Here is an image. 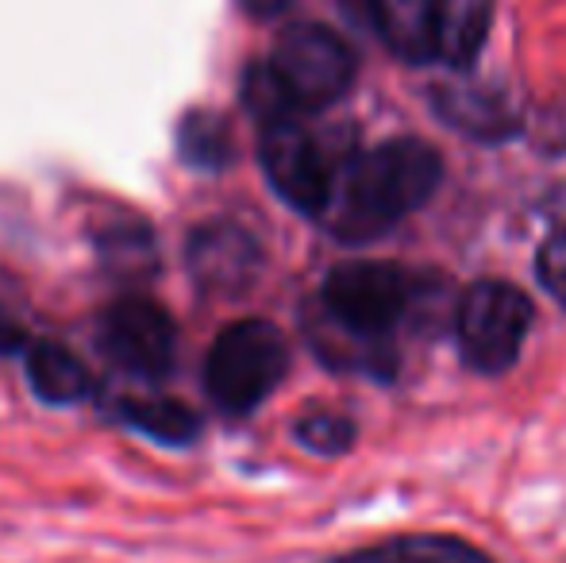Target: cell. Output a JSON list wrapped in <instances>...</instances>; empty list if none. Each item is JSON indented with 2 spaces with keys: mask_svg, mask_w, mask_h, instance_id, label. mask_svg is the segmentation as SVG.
Wrapping results in <instances>:
<instances>
[{
  "mask_svg": "<svg viewBox=\"0 0 566 563\" xmlns=\"http://www.w3.org/2000/svg\"><path fill=\"white\" fill-rule=\"evenodd\" d=\"M443 186V158L420 139H389L336 166L324 225L343 243H370L420 212Z\"/></svg>",
  "mask_w": 566,
  "mask_h": 563,
  "instance_id": "cell-1",
  "label": "cell"
},
{
  "mask_svg": "<svg viewBox=\"0 0 566 563\" xmlns=\"http://www.w3.org/2000/svg\"><path fill=\"white\" fill-rule=\"evenodd\" d=\"M428 305V282L397 263H343L324 279L321 313L358 340L394 344V332Z\"/></svg>",
  "mask_w": 566,
  "mask_h": 563,
  "instance_id": "cell-2",
  "label": "cell"
},
{
  "mask_svg": "<svg viewBox=\"0 0 566 563\" xmlns=\"http://www.w3.org/2000/svg\"><path fill=\"white\" fill-rule=\"evenodd\" d=\"M290 371L285 336L270 321H235L217 336L205 363V390L220 414L247 417L282 386Z\"/></svg>",
  "mask_w": 566,
  "mask_h": 563,
  "instance_id": "cell-3",
  "label": "cell"
},
{
  "mask_svg": "<svg viewBox=\"0 0 566 563\" xmlns=\"http://www.w3.org/2000/svg\"><path fill=\"white\" fill-rule=\"evenodd\" d=\"M532 301L524 290L501 282L482 279L474 282L454 305V340H459V355L474 375H505L521 363V352L528 344L532 332Z\"/></svg>",
  "mask_w": 566,
  "mask_h": 563,
  "instance_id": "cell-4",
  "label": "cell"
},
{
  "mask_svg": "<svg viewBox=\"0 0 566 563\" xmlns=\"http://www.w3.org/2000/svg\"><path fill=\"white\" fill-rule=\"evenodd\" d=\"M266 66L274 70L277 85L297 113H316V108H328L339 97H347L358 62L355 51L332 28L297 23V28L282 31Z\"/></svg>",
  "mask_w": 566,
  "mask_h": 563,
  "instance_id": "cell-5",
  "label": "cell"
},
{
  "mask_svg": "<svg viewBox=\"0 0 566 563\" xmlns=\"http://www.w3.org/2000/svg\"><path fill=\"white\" fill-rule=\"evenodd\" d=\"M259 158L270 186L277 189L285 205H293L305 217H321L328 205L332 174L336 163L324 155V147L301 128L297 121H277L262 128Z\"/></svg>",
  "mask_w": 566,
  "mask_h": 563,
  "instance_id": "cell-6",
  "label": "cell"
},
{
  "mask_svg": "<svg viewBox=\"0 0 566 563\" xmlns=\"http://www.w3.org/2000/svg\"><path fill=\"white\" fill-rule=\"evenodd\" d=\"M101 347L119 371L143 383H158L174 367L178 329L163 305L147 298H124L101 316Z\"/></svg>",
  "mask_w": 566,
  "mask_h": 563,
  "instance_id": "cell-7",
  "label": "cell"
},
{
  "mask_svg": "<svg viewBox=\"0 0 566 563\" xmlns=\"http://www.w3.org/2000/svg\"><path fill=\"white\" fill-rule=\"evenodd\" d=\"M189 274L197 285L220 298H235V293L251 290L254 279L262 271V251L254 243L251 232H243L239 225H201L189 236Z\"/></svg>",
  "mask_w": 566,
  "mask_h": 563,
  "instance_id": "cell-8",
  "label": "cell"
},
{
  "mask_svg": "<svg viewBox=\"0 0 566 563\" xmlns=\"http://www.w3.org/2000/svg\"><path fill=\"white\" fill-rule=\"evenodd\" d=\"M432 108L448 128L478 143H505L524 128L516 101L493 85H436Z\"/></svg>",
  "mask_w": 566,
  "mask_h": 563,
  "instance_id": "cell-9",
  "label": "cell"
},
{
  "mask_svg": "<svg viewBox=\"0 0 566 563\" xmlns=\"http://www.w3.org/2000/svg\"><path fill=\"white\" fill-rule=\"evenodd\" d=\"M370 20L401 62H436V0H370Z\"/></svg>",
  "mask_w": 566,
  "mask_h": 563,
  "instance_id": "cell-10",
  "label": "cell"
},
{
  "mask_svg": "<svg viewBox=\"0 0 566 563\" xmlns=\"http://www.w3.org/2000/svg\"><path fill=\"white\" fill-rule=\"evenodd\" d=\"M497 0H436V62L470 70L493 28Z\"/></svg>",
  "mask_w": 566,
  "mask_h": 563,
  "instance_id": "cell-11",
  "label": "cell"
},
{
  "mask_svg": "<svg viewBox=\"0 0 566 563\" xmlns=\"http://www.w3.org/2000/svg\"><path fill=\"white\" fill-rule=\"evenodd\" d=\"M28 383L46 406H77L90 398L93 378L74 352L59 344H35L28 352Z\"/></svg>",
  "mask_w": 566,
  "mask_h": 563,
  "instance_id": "cell-12",
  "label": "cell"
},
{
  "mask_svg": "<svg viewBox=\"0 0 566 563\" xmlns=\"http://www.w3.org/2000/svg\"><path fill=\"white\" fill-rule=\"evenodd\" d=\"M374 563H497L474 541L454 533H401L366 544Z\"/></svg>",
  "mask_w": 566,
  "mask_h": 563,
  "instance_id": "cell-13",
  "label": "cell"
},
{
  "mask_svg": "<svg viewBox=\"0 0 566 563\" xmlns=\"http://www.w3.org/2000/svg\"><path fill=\"white\" fill-rule=\"evenodd\" d=\"M119 421L132 432L163 444V448H189L201 436V417L186 402L174 398H139L119 406Z\"/></svg>",
  "mask_w": 566,
  "mask_h": 563,
  "instance_id": "cell-14",
  "label": "cell"
},
{
  "mask_svg": "<svg viewBox=\"0 0 566 563\" xmlns=\"http://www.w3.org/2000/svg\"><path fill=\"white\" fill-rule=\"evenodd\" d=\"M178 150L197 170H220V166H228L231 150H235L231 147L228 121L217 113H205V108L186 113V121H181V128H178Z\"/></svg>",
  "mask_w": 566,
  "mask_h": 563,
  "instance_id": "cell-15",
  "label": "cell"
},
{
  "mask_svg": "<svg viewBox=\"0 0 566 563\" xmlns=\"http://www.w3.org/2000/svg\"><path fill=\"white\" fill-rule=\"evenodd\" d=\"M293 440L308 451V456L321 459H339L355 448L358 425L350 417L336 414V409H308L293 421Z\"/></svg>",
  "mask_w": 566,
  "mask_h": 563,
  "instance_id": "cell-16",
  "label": "cell"
},
{
  "mask_svg": "<svg viewBox=\"0 0 566 563\" xmlns=\"http://www.w3.org/2000/svg\"><path fill=\"white\" fill-rule=\"evenodd\" d=\"M243 105L251 108V116L262 124V128L297 116V108H293V101L285 97V90L277 85L274 70H270L266 62H262V66H251L243 74Z\"/></svg>",
  "mask_w": 566,
  "mask_h": 563,
  "instance_id": "cell-17",
  "label": "cell"
},
{
  "mask_svg": "<svg viewBox=\"0 0 566 563\" xmlns=\"http://www.w3.org/2000/svg\"><path fill=\"white\" fill-rule=\"evenodd\" d=\"M536 279L566 309V232H552L536 251Z\"/></svg>",
  "mask_w": 566,
  "mask_h": 563,
  "instance_id": "cell-18",
  "label": "cell"
},
{
  "mask_svg": "<svg viewBox=\"0 0 566 563\" xmlns=\"http://www.w3.org/2000/svg\"><path fill=\"white\" fill-rule=\"evenodd\" d=\"M290 4H293V0H243L247 12L259 15V20H270V15H282Z\"/></svg>",
  "mask_w": 566,
  "mask_h": 563,
  "instance_id": "cell-19",
  "label": "cell"
},
{
  "mask_svg": "<svg viewBox=\"0 0 566 563\" xmlns=\"http://www.w3.org/2000/svg\"><path fill=\"white\" fill-rule=\"evenodd\" d=\"M20 336H23V332L15 329L12 321H4V316H0V352H12V347H20Z\"/></svg>",
  "mask_w": 566,
  "mask_h": 563,
  "instance_id": "cell-20",
  "label": "cell"
},
{
  "mask_svg": "<svg viewBox=\"0 0 566 563\" xmlns=\"http://www.w3.org/2000/svg\"><path fill=\"white\" fill-rule=\"evenodd\" d=\"M324 563H374V560H370V552H366V549H350V552H343V556H332Z\"/></svg>",
  "mask_w": 566,
  "mask_h": 563,
  "instance_id": "cell-21",
  "label": "cell"
}]
</instances>
